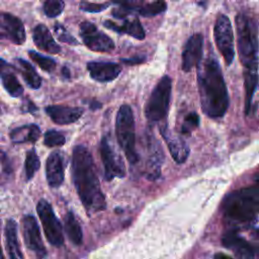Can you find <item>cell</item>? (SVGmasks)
Segmentation results:
<instances>
[{
  "label": "cell",
  "instance_id": "cell-42",
  "mask_svg": "<svg viewBox=\"0 0 259 259\" xmlns=\"http://www.w3.org/2000/svg\"><path fill=\"white\" fill-rule=\"evenodd\" d=\"M3 159H4V153L2 151H0V163L2 162Z\"/></svg>",
  "mask_w": 259,
  "mask_h": 259
},
{
  "label": "cell",
  "instance_id": "cell-21",
  "mask_svg": "<svg viewBox=\"0 0 259 259\" xmlns=\"http://www.w3.org/2000/svg\"><path fill=\"white\" fill-rule=\"evenodd\" d=\"M103 25L108 29L116 31L117 33H125L140 40L144 39L146 35L145 30L138 18H133V19L123 18L122 24H117L111 20H106L103 22Z\"/></svg>",
  "mask_w": 259,
  "mask_h": 259
},
{
  "label": "cell",
  "instance_id": "cell-40",
  "mask_svg": "<svg viewBox=\"0 0 259 259\" xmlns=\"http://www.w3.org/2000/svg\"><path fill=\"white\" fill-rule=\"evenodd\" d=\"M62 74H63V76L65 77V78H69L70 77V71H69V69L67 68V67H64L63 69H62Z\"/></svg>",
  "mask_w": 259,
  "mask_h": 259
},
{
  "label": "cell",
  "instance_id": "cell-25",
  "mask_svg": "<svg viewBox=\"0 0 259 259\" xmlns=\"http://www.w3.org/2000/svg\"><path fill=\"white\" fill-rule=\"evenodd\" d=\"M16 62L18 65V70L21 73L26 84L32 89H38L41 85V78L36 73L34 68L25 60L17 59Z\"/></svg>",
  "mask_w": 259,
  "mask_h": 259
},
{
  "label": "cell",
  "instance_id": "cell-3",
  "mask_svg": "<svg viewBox=\"0 0 259 259\" xmlns=\"http://www.w3.org/2000/svg\"><path fill=\"white\" fill-rule=\"evenodd\" d=\"M259 210L258 186L240 188L228 194L222 204L225 221L233 229L240 230L256 221Z\"/></svg>",
  "mask_w": 259,
  "mask_h": 259
},
{
  "label": "cell",
  "instance_id": "cell-37",
  "mask_svg": "<svg viewBox=\"0 0 259 259\" xmlns=\"http://www.w3.org/2000/svg\"><path fill=\"white\" fill-rule=\"evenodd\" d=\"M121 62L127 64V65H137L145 62L144 57H135V58H128V59H121Z\"/></svg>",
  "mask_w": 259,
  "mask_h": 259
},
{
  "label": "cell",
  "instance_id": "cell-19",
  "mask_svg": "<svg viewBox=\"0 0 259 259\" xmlns=\"http://www.w3.org/2000/svg\"><path fill=\"white\" fill-rule=\"evenodd\" d=\"M46 176L49 185L53 188L60 187L64 181V164L60 152H53L47 159Z\"/></svg>",
  "mask_w": 259,
  "mask_h": 259
},
{
  "label": "cell",
  "instance_id": "cell-1",
  "mask_svg": "<svg viewBox=\"0 0 259 259\" xmlns=\"http://www.w3.org/2000/svg\"><path fill=\"white\" fill-rule=\"evenodd\" d=\"M201 109L210 118L223 117L229 109L230 97L223 71L213 55H208L196 66Z\"/></svg>",
  "mask_w": 259,
  "mask_h": 259
},
{
  "label": "cell",
  "instance_id": "cell-27",
  "mask_svg": "<svg viewBox=\"0 0 259 259\" xmlns=\"http://www.w3.org/2000/svg\"><path fill=\"white\" fill-rule=\"evenodd\" d=\"M167 8V4L165 0H156L152 3L146 4L144 3L138 10L139 14L144 17H152L157 14L164 12Z\"/></svg>",
  "mask_w": 259,
  "mask_h": 259
},
{
  "label": "cell",
  "instance_id": "cell-31",
  "mask_svg": "<svg viewBox=\"0 0 259 259\" xmlns=\"http://www.w3.org/2000/svg\"><path fill=\"white\" fill-rule=\"evenodd\" d=\"M66 143V138L63 134L55 130H49L45 134L44 144L47 147H61Z\"/></svg>",
  "mask_w": 259,
  "mask_h": 259
},
{
  "label": "cell",
  "instance_id": "cell-44",
  "mask_svg": "<svg viewBox=\"0 0 259 259\" xmlns=\"http://www.w3.org/2000/svg\"><path fill=\"white\" fill-rule=\"evenodd\" d=\"M2 37H5V34H4V33H2V32L0 31V38H2Z\"/></svg>",
  "mask_w": 259,
  "mask_h": 259
},
{
  "label": "cell",
  "instance_id": "cell-23",
  "mask_svg": "<svg viewBox=\"0 0 259 259\" xmlns=\"http://www.w3.org/2000/svg\"><path fill=\"white\" fill-rule=\"evenodd\" d=\"M5 238H6V250L10 258H22L23 255L20 251L18 239H17V225L14 220L7 221L5 226Z\"/></svg>",
  "mask_w": 259,
  "mask_h": 259
},
{
  "label": "cell",
  "instance_id": "cell-9",
  "mask_svg": "<svg viewBox=\"0 0 259 259\" xmlns=\"http://www.w3.org/2000/svg\"><path fill=\"white\" fill-rule=\"evenodd\" d=\"M99 152L104 168V179L110 181L115 177L123 178L125 176L124 163L107 136L101 139Z\"/></svg>",
  "mask_w": 259,
  "mask_h": 259
},
{
  "label": "cell",
  "instance_id": "cell-33",
  "mask_svg": "<svg viewBox=\"0 0 259 259\" xmlns=\"http://www.w3.org/2000/svg\"><path fill=\"white\" fill-rule=\"evenodd\" d=\"M55 32L60 41H63V42H66V44H69L72 46H76L79 44L78 40L74 36H72L63 25H61L59 23H57L55 25Z\"/></svg>",
  "mask_w": 259,
  "mask_h": 259
},
{
  "label": "cell",
  "instance_id": "cell-28",
  "mask_svg": "<svg viewBox=\"0 0 259 259\" xmlns=\"http://www.w3.org/2000/svg\"><path fill=\"white\" fill-rule=\"evenodd\" d=\"M40 162L39 158L35 152L34 149H31L27 152L26 158H25V176L26 180H30L35 172L39 169Z\"/></svg>",
  "mask_w": 259,
  "mask_h": 259
},
{
  "label": "cell",
  "instance_id": "cell-39",
  "mask_svg": "<svg viewBox=\"0 0 259 259\" xmlns=\"http://www.w3.org/2000/svg\"><path fill=\"white\" fill-rule=\"evenodd\" d=\"M7 66H8V64H7L3 59H1V58H0V74H2V73H3L4 69H5Z\"/></svg>",
  "mask_w": 259,
  "mask_h": 259
},
{
  "label": "cell",
  "instance_id": "cell-38",
  "mask_svg": "<svg viewBox=\"0 0 259 259\" xmlns=\"http://www.w3.org/2000/svg\"><path fill=\"white\" fill-rule=\"evenodd\" d=\"M100 107H101V103H100V102H98V101H92V102H90V108H91V109L95 110V109L100 108Z\"/></svg>",
  "mask_w": 259,
  "mask_h": 259
},
{
  "label": "cell",
  "instance_id": "cell-13",
  "mask_svg": "<svg viewBox=\"0 0 259 259\" xmlns=\"http://www.w3.org/2000/svg\"><path fill=\"white\" fill-rule=\"evenodd\" d=\"M203 53V36L200 33L191 35L182 52V65L181 68L184 72L191 71L202 60Z\"/></svg>",
  "mask_w": 259,
  "mask_h": 259
},
{
  "label": "cell",
  "instance_id": "cell-16",
  "mask_svg": "<svg viewBox=\"0 0 259 259\" xmlns=\"http://www.w3.org/2000/svg\"><path fill=\"white\" fill-rule=\"evenodd\" d=\"M0 28L3 29L5 37H8L16 45H22L25 41V29L22 21L6 12H0Z\"/></svg>",
  "mask_w": 259,
  "mask_h": 259
},
{
  "label": "cell",
  "instance_id": "cell-5",
  "mask_svg": "<svg viewBox=\"0 0 259 259\" xmlns=\"http://www.w3.org/2000/svg\"><path fill=\"white\" fill-rule=\"evenodd\" d=\"M115 136L120 149L132 165L140 162V155L136 149V128L133 109L128 104H122L115 119Z\"/></svg>",
  "mask_w": 259,
  "mask_h": 259
},
{
  "label": "cell",
  "instance_id": "cell-34",
  "mask_svg": "<svg viewBox=\"0 0 259 259\" xmlns=\"http://www.w3.org/2000/svg\"><path fill=\"white\" fill-rule=\"evenodd\" d=\"M109 6L108 3H90L87 1H82L80 2L79 8L83 11L86 12H91V13H95V12H101L102 10L106 9Z\"/></svg>",
  "mask_w": 259,
  "mask_h": 259
},
{
  "label": "cell",
  "instance_id": "cell-6",
  "mask_svg": "<svg viewBox=\"0 0 259 259\" xmlns=\"http://www.w3.org/2000/svg\"><path fill=\"white\" fill-rule=\"evenodd\" d=\"M172 94V79L165 75L154 87L145 107V115L150 122H158L166 117Z\"/></svg>",
  "mask_w": 259,
  "mask_h": 259
},
{
  "label": "cell",
  "instance_id": "cell-29",
  "mask_svg": "<svg viewBox=\"0 0 259 259\" xmlns=\"http://www.w3.org/2000/svg\"><path fill=\"white\" fill-rule=\"evenodd\" d=\"M28 55L30 59L35 62L44 71L46 72H53L56 68V61L50 57H46L44 55H40L39 53H36L34 51H29Z\"/></svg>",
  "mask_w": 259,
  "mask_h": 259
},
{
  "label": "cell",
  "instance_id": "cell-22",
  "mask_svg": "<svg viewBox=\"0 0 259 259\" xmlns=\"http://www.w3.org/2000/svg\"><path fill=\"white\" fill-rule=\"evenodd\" d=\"M65 232L72 244L75 246H80L83 243V232L81 225L79 224L74 212L69 210L64 218Z\"/></svg>",
  "mask_w": 259,
  "mask_h": 259
},
{
  "label": "cell",
  "instance_id": "cell-11",
  "mask_svg": "<svg viewBox=\"0 0 259 259\" xmlns=\"http://www.w3.org/2000/svg\"><path fill=\"white\" fill-rule=\"evenodd\" d=\"M22 230H23V238L26 247L35 253L37 257H46L47 250L42 243L39 227L37 222L33 215L27 214L22 220Z\"/></svg>",
  "mask_w": 259,
  "mask_h": 259
},
{
  "label": "cell",
  "instance_id": "cell-12",
  "mask_svg": "<svg viewBox=\"0 0 259 259\" xmlns=\"http://www.w3.org/2000/svg\"><path fill=\"white\" fill-rule=\"evenodd\" d=\"M222 244L225 248L234 252L236 257L241 259H252L255 256V251L252 245L242 236L239 235V230L230 229L222 237Z\"/></svg>",
  "mask_w": 259,
  "mask_h": 259
},
{
  "label": "cell",
  "instance_id": "cell-35",
  "mask_svg": "<svg viewBox=\"0 0 259 259\" xmlns=\"http://www.w3.org/2000/svg\"><path fill=\"white\" fill-rule=\"evenodd\" d=\"M112 2L119 4L120 7L131 11H138L139 8L144 4L142 0H111Z\"/></svg>",
  "mask_w": 259,
  "mask_h": 259
},
{
  "label": "cell",
  "instance_id": "cell-20",
  "mask_svg": "<svg viewBox=\"0 0 259 259\" xmlns=\"http://www.w3.org/2000/svg\"><path fill=\"white\" fill-rule=\"evenodd\" d=\"M32 38L34 45L41 51L53 55L61 52V47L55 41L49 28L44 24H38L33 28Z\"/></svg>",
  "mask_w": 259,
  "mask_h": 259
},
{
  "label": "cell",
  "instance_id": "cell-7",
  "mask_svg": "<svg viewBox=\"0 0 259 259\" xmlns=\"http://www.w3.org/2000/svg\"><path fill=\"white\" fill-rule=\"evenodd\" d=\"M36 211L49 243L55 247H61L64 244L63 227L50 202L46 199H40L37 202Z\"/></svg>",
  "mask_w": 259,
  "mask_h": 259
},
{
  "label": "cell",
  "instance_id": "cell-43",
  "mask_svg": "<svg viewBox=\"0 0 259 259\" xmlns=\"http://www.w3.org/2000/svg\"><path fill=\"white\" fill-rule=\"evenodd\" d=\"M0 258H3V253H2V249H1V246H0Z\"/></svg>",
  "mask_w": 259,
  "mask_h": 259
},
{
  "label": "cell",
  "instance_id": "cell-4",
  "mask_svg": "<svg viewBox=\"0 0 259 259\" xmlns=\"http://www.w3.org/2000/svg\"><path fill=\"white\" fill-rule=\"evenodd\" d=\"M237 45L240 61L245 70L258 69L257 29L254 22L245 14L236 17Z\"/></svg>",
  "mask_w": 259,
  "mask_h": 259
},
{
  "label": "cell",
  "instance_id": "cell-26",
  "mask_svg": "<svg viewBox=\"0 0 259 259\" xmlns=\"http://www.w3.org/2000/svg\"><path fill=\"white\" fill-rule=\"evenodd\" d=\"M2 84L6 91L12 97H20L23 93V88L19 83L16 76L12 73H3L2 74Z\"/></svg>",
  "mask_w": 259,
  "mask_h": 259
},
{
  "label": "cell",
  "instance_id": "cell-17",
  "mask_svg": "<svg viewBox=\"0 0 259 259\" xmlns=\"http://www.w3.org/2000/svg\"><path fill=\"white\" fill-rule=\"evenodd\" d=\"M87 70L90 77L98 82H110L118 77L121 67L113 62L93 61L87 63Z\"/></svg>",
  "mask_w": 259,
  "mask_h": 259
},
{
  "label": "cell",
  "instance_id": "cell-2",
  "mask_svg": "<svg viewBox=\"0 0 259 259\" xmlns=\"http://www.w3.org/2000/svg\"><path fill=\"white\" fill-rule=\"evenodd\" d=\"M72 178L79 198L88 215L106 208L93 157L83 145H77L72 153Z\"/></svg>",
  "mask_w": 259,
  "mask_h": 259
},
{
  "label": "cell",
  "instance_id": "cell-15",
  "mask_svg": "<svg viewBox=\"0 0 259 259\" xmlns=\"http://www.w3.org/2000/svg\"><path fill=\"white\" fill-rule=\"evenodd\" d=\"M160 134L166 142L174 161L178 164L184 163L189 156L190 150L183 138L172 133L167 125L160 126Z\"/></svg>",
  "mask_w": 259,
  "mask_h": 259
},
{
  "label": "cell",
  "instance_id": "cell-41",
  "mask_svg": "<svg viewBox=\"0 0 259 259\" xmlns=\"http://www.w3.org/2000/svg\"><path fill=\"white\" fill-rule=\"evenodd\" d=\"M214 257L215 258H221V257H223V258H230V256L225 255V254H217V255H214Z\"/></svg>",
  "mask_w": 259,
  "mask_h": 259
},
{
  "label": "cell",
  "instance_id": "cell-24",
  "mask_svg": "<svg viewBox=\"0 0 259 259\" xmlns=\"http://www.w3.org/2000/svg\"><path fill=\"white\" fill-rule=\"evenodd\" d=\"M40 136V130L36 124H25L12 130L11 141L15 144L35 143Z\"/></svg>",
  "mask_w": 259,
  "mask_h": 259
},
{
  "label": "cell",
  "instance_id": "cell-8",
  "mask_svg": "<svg viewBox=\"0 0 259 259\" xmlns=\"http://www.w3.org/2000/svg\"><path fill=\"white\" fill-rule=\"evenodd\" d=\"M215 45L223 56L225 63L230 66L235 58L234 32L228 16L221 14L218 16L213 28Z\"/></svg>",
  "mask_w": 259,
  "mask_h": 259
},
{
  "label": "cell",
  "instance_id": "cell-18",
  "mask_svg": "<svg viewBox=\"0 0 259 259\" xmlns=\"http://www.w3.org/2000/svg\"><path fill=\"white\" fill-rule=\"evenodd\" d=\"M46 112L55 123L70 124L77 121L82 116L84 109L82 107L50 105L46 107Z\"/></svg>",
  "mask_w": 259,
  "mask_h": 259
},
{
  "label": "cell",
  "instance_id": "cell-32",
  "mask_svg": "<svg viewBox=\"0 0 259 259\" xmlns=\"http://www.w3.org/2000/svg\"><path fill=\"white\" fill-rule=\"evenodd\" d=\"M65 7L63 0H47L44 4V11L48 17L54 18L59 16Z\"/></svg>",
  "mask_w": 259,
  "mask_h": 259
},
{
  "label": "cell",
  "instance_id": "cell-36",
  "mask_svg": "<svg viewBox=\"0 0 259 259\" xmlns=\"http://www.w3.org/2000/svg\"><path fill=\"white\" fill-rule=\"evenodd\" d=\"M131 13V10H127L125 8H115L112 10V15L115 17V18H118V19H123V18H126V16Z\"/></svg>",
  "mask_w": 259,
  "mask_h": 259
},
{
  "label": "cell",
  "instance_id": "cell-14",
  "mask_svg": "<svg viewBox=\"0 0 259 259\" xmlns=\"http://www.w3.org/2000/svg\"><path fill=\"white\" fill-rule=\"evenodd\" d=\"M148 158L146 161L145 176L149 180L157 179L161 174V165L164 161V153L155 137H149L147 141Z\"/></svg>",
  "mask_w": 259,
  "mask_h": 259
},
{
  "label": "cell",
  "instance_id": "cell-10",
  "mask_svg": "<svg viewBox=\"0 0 259 259\" xmlns=\"http://www.w3.org/2000/svg\"><path fill=\"white\" fill-rule=\"evenodd\" d=\"M80 35L84 45L91 51L109 53L114 50L113 40L92 22L83 21L80 24Z\"/></svg>",
  "mask_w": 259,
  "mask_h": 259
},
{
  "label": "cell",
  "instance_id": "cell-30",
  "mask_svg": "<svg viewBox=\"0 0 259 259\" xmlns=\"http://www.w3.org/2000/svg\"><path fill=\"white\" fill-rule=\"evenodd\" d=\"M198 125H199V116L196 112L191 111L185 116L184 121L182 122V125H181L180 133L183 136H190L191 133L198 127Z\"/></svg>",
  "mask_w": 259,
  "mask_h": 259
}]
</instances>
